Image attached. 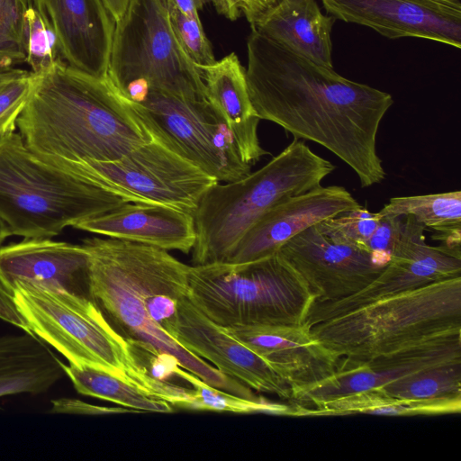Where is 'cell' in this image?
Returning <instances> with one entry per match:
<instances>
[{
    "label": "cell",
    "instance_id": "cell-8",
    "mask_svg": "<svg viewBox=\"0 0 461 461\" xmlns=\"http://www.w3.org/2000/svg\"><path fill=\"white\" fill-rule=\"evenodd\" d=\"M188 285L192 303L225 328L301 326L315 300L277 252L247 263L193 265Z\"/></svg>",
    "mask_w": 461,
    "mask_h": 461
},
{
    "label": "cell",
    "instance_id": "cell-16",
    "mask_svg": "<svg viewBox=\"0 0 461 461\" xmlns=\"http://www.w3.org/2000/svg\"><path fill=\"white\" fill-rule=\"evenodd\" d=\"M175 339L188 351L211 362L217 370L251 390L290 402L292 391L285 380L225 327L203 314L189 296L179 304Z\"/></svg>",
    "mask_w": 461,
    "mask_h": 461
},
{
    "label": "cell",
    "instance_id": "cell-32",
    "mask_svg": "<svg viewBox=\"0 0 461 461\" xmlns=\"http://www.w3.org/2000/svg\"><path fill=\"white\" fill-rule=\"evenodd\" d=\"M380 218L379 212H371L366 207L360 205L326 219L316 226L334 242L366 249V242Z\"/></svg>",
    "mask_w": 461,
    "mask_h": 461
},
{
    "label": "cell",
    "instance_id": "cell-18",
    "mask_svg": "<svg viewBox=\"0 0 461 461\" xmlns=\"http://www.w3.org/2000/svg\"><path fill=\"white\" fill-rule=\"evenodd\" d=\"M0 282L10 293L27 283L91 300L89 254L82 244L24 238L0 247Z\"/></svg>",
    "mask_w": 461,
    "mask_h": 461
},
{
    "label": "cell",
    "instance_id": "cell-2",
    "mask_svg": "<svg viewBox=\"0 0 461 461\" xmlns=\"http://www.w3.org/2000/svg\"><path fill=\"white\" fill-rule=\"evenodd\" d=\"M89 295L126 339L174 357L182 368L208 384L255 398L243 384L183 348L175 335L178 307L188 296L189 267L167 250L113 238H88Z\"/></svg>",
    "mask_w": 461,
    "mask_h": 461
},
{
    "label": "cell",
    "instance_id": "cell-19",
    "mask_svg": "<svg viewBox=\"0 0 461 461\" xmlns=\"http://www.w3.org/2000/svg\"><path fill=\"white\" fill-rule=\"evenodd\" d=\"M226 329L285 380L292 395L330 377L339 366L341 358L316 339L305 324Z\"/></svg>",
    "mask_w": 461,
    "mask_h": 461
},
{
    "label": "cell",
    "instance_id": "cell-42",
    "mask_svg": "<svg viewBox=\"0 0 461 461\" xmlns=\"http://www.w3.org/2000/svg\"><path fill=\"white\" fill-rule=\"evenodd\" d=\"M12 233L6 225V223L0 218V245L4 242V240L11 236Z\"/></svg>",
    "mask_w": 461,
    "mask_h": 461
},
{
    "label": "cell",
    "instance_id": "cell-25",
    "mask_svg": "<svg viewBox=\"0 0 461 461\" xmlns=\"http://www.w3.org/2000/svg\"><path fill=\"white\" fill-rule=\"evenodd\" d=\"M296 417L373 414L383 416L443 415L461 412V395L431 399H401L381 388L342 396L313 406L294 404Z\"/></svg>",
    "mask_w": 461,
    "mask_h": 461
},
{
    "label": "cell",
    "instance_id": "cell-38",
    "mask_svg": "<svg viewBox=\"0 0 461 461\" xmlns=\"http://www.w3.org/2000/svg\"><path fill=\"white\" fill-rule=\"evenodd\" d=\"M281 0H240L241 13L249 23Z\"/></svg>",
    "mask_w": 461,
    "mask_h": 461
},
{
    "label": "cell",
    "instance_id": "cell-4",
    "mask_svg": "<svg viewBox=\"0 0 461 461\" xmlns=\"http://www.w3.org/2000/svg\"><path fill=\"white\" fill-rule=\"evenodd\" d=\"M310 330L346 364L461 336V276L384 297L317 323Z\"/></svg>",
    "mask_w": 461,
    "mask_h": 461
},
{
    "label": "cell",
    "instance_id": "cell-23",
    "mask_svg": "<svg viewBox=\"0 0 461 461\" xmlns=\"http://www.w3.org/2000/svg\"><path fill=\"white\" fill-rule=\"evenodd\" d=\"M197 68L208 101L225 120L243 160L253 165L268 152L259 142L258 126L260 119L251 103L246 71L238 56L231 52L220 61Z\"/></svg>",
    "mask_w": 461,
    "mask_h": 461
},
{
    "label": "cell",
    "instance_id": "cell-31",
    "mask_svg": "<svg viewBox=\"0 0 461 461\" xmlns=\"http://www.w3.org/2000/svg\"><path fill=\"white\" fill-rule=\"evenodd\" d=\"M24 43L26 63L34 75L46 71L58 60H62L55 34L46 17L36 8L34 3L25 14Z\"/></svg>",
    "mask_w": 461,
    "mask_h": 461
},
{
    "label": "cell",
    "instance_id": "cell-5",
    "mask_svg": "<svg viewBox=\"0 0 461 461\" xmlns=\"http://www.w3.org/2000/svg\"><path fill=\"white\" fill-rule=\"evenodd\" d=\"M132 203L37 156L20 133L0 139V218L12 235L52 238L64 228Z\"/></svg>",
    "mask_w": 461,
    "mask_h": 461
},
{
    "label": "cell",
    "instance_id": "cell-41",
    "mask_svg": "<svg viewBox=\"0 0 461 461\" xmlns=\"http://www.w3.org/2000/svg\"><path fill=\"white\" fill-rule=\"evenodd\" d=\"M103 2L111 13L113 20L117 22L124 14L129 0H103Z\"/></svg>",
    "mask_w": 461,
    "mask_h": 461
},
{
    "label": "cell",
    "instance_id": "cell-24",
    "mask_svg": "<svg viewBox=\"0 0 461 461\" xmlns=\"http://www.w3.org/2000/svg\"><path fill=\"white\" fill-rule=\"evenodd\" d=\"M64 375L63 363L34 334L0 335V398L44 393Z\"/></svg>",
    "mask_w": 461,
    "mask_h": 461
},
{
    "label": "cell",
    "instance_id": "cell-11",
    "mask_svg": "<svg viewBox=\"0 0 461 461\" xmlns=\"http://www.w3.org/2000/svg\"><path fill=\"white\" fill-rule=\"evenodd\" d=\"M58 167L106 185L132 203H158L192 214L205 192L218 183L154 138L114 161L83 160Z\"/></svg>",
    "mask_w": 461,
    "mask_h": 461
},
{
    "label": "cell",
    "instance_id": "cell-7",
    "mask_svg": "<svg viewBox=\"0 0 461 461\" xmlns=\"http://www.w3.org/2000/svg\"><path fill=\"white\" fill-rule=\"evenodd\" d=\"M13 294L30 330L68 363L105 369L146 393L179 407L189 388L150 377L118 333L89 298L17 283Z\"/></svg>",
    "mask_w": 461,
    "mask_h": 461
},
{
    "label": "cell",
    "instance_id": "cell-10",
    "mask_svg": "<svg viewBox=\"0 0 461 461\" xmlns=\"http://www.w3.org/2000/svg\"><path fill=\"white\" fill-rule=\"evenodd\" d=\"M124 99L152 138L218 182L250 173L225 120L208 99L157 91L137 102Z\"/></svg>",
    "mask_w": 461,
    "mask_h": 461
},
{
    "label": "cell",
    "instance_id": "cell-14",
    "mask_svg": "<svg viewBox=\"0 0 461 461\" xmlns=\"http://www.w3.org/2000/svg\"><path fill=\"white\" fill-rule=\"evenodd\" d=\"M336 20L388 39L421 38L460 49V0H321Z\"/></svg>",
    "mask_w": 461,
    "mask_h": 461
},
{
    "label": "cell",
    "instance_id": "cell-15",
    "mask_svg": "<svg viewBox=\"0 0 461 461\" xmlns=\"http://www.w3.org/2000/svg\"><path fill=\"white\" fill-rule=\"evenodd\" d=\"M456 362H461V336L439 338L366 362L346 364L340 361L333 375L294 393L290 402L313 406L383 387L417 372Z\"/></svg>",
    "mask_w": 461,
    "mask_h": 461
},
{
    "label": "cell",
    "instance_id": "cell-33",
    "mask_svg": "<svg viewBox=\"0 0 461 461\" xmlns=\"http://www.w3.org/2000/svg\"><path fill=\"white\" fill-rule=\"evenodd\" d=\"M169 22L174 34L186 56L197 67L214 63L211 42L203 31L200 17H190L167 1Z\"/></svg>",
    "mask_w": 461,
    "mask_h": 461
},
{
    "label": "cell",
    "instance_id": "cell-35",
    "mask_svg": "<svg viewBox=\"0 0 461 461\" xmlns=\"http://www.w3.org/2000/svg\"><path fill=\"white\" fill-rule=\"evenodd\" d=\"M403 220L404 216H381L375 230L366 242V249L373 255L378 265L385 267L390 261Z\"/></svg>",
    "mask_w": 461,
    "mask_h": 461
},
{
    "label": "cell",
    "instance_id": "cell-27",
    "mask_svg": "<svg viewBox=\"0 0 461 461\" xmlns=\"http://www.w3.org/2000/svg\"><path fill=\"white\" fill-rule=\"evenodd\" d=\"M175 375L186 381L193 387V389L190 388L188 397L180 409L240 414L294 416V409L292 404L269 401L260 396L247 398L233 394L208 384L180 366L176 368Z\"/></svg>",
    "mask_w": 461,
    "mask_h": 461
},
{
    "label": "cell",
    "instance_id": "cell-36",
    "mask_svg": "<svg viewBox=\"0 0 461 461\" xmlns=\"http://www.w3.org/2000/svg\"><path fill=\"white\" fill-rule=\"evenodd\" d=\"M50 411L53 413H69L84 415H104L136 412L125 407H106L90 404L77 399L60 398L53 400Z\"/></svg>",
    "mask_w": 461,
    "mask_h": 461
},
{
    "label": "cell",
    "instance_id": "cell-6",
    "mask_svg": "<svg viewBox=\"0 0 461 461\" xmlns=\"http://www.w3.org/2000/svg\"><path fill=\"white\" fill-rule=\"evenodd\" d=\"M335 169L304 141L294 140L264 167L247 176L211 186L194 212L195 242L192 262H226L233 249L268 209L310 191Z\"/></svg>",
    "mask_w": 461,
    "mask_h": 461
},
{
    "label": "cell",
    "instance_id": "cell-1",
    "mask_svg": "<svg viewBox=\"0 0 461 461\" xmlns=\"http://www.w3.org/2000/svg\"><path fill=\"white\" fill-rule=\"evenodd\" d=\"M247 55L248 90L259 119L324 147L356 173L362 187L384 179L376 137L393 104L390 94L346 78L254 30Z\"/></svg>",
    "mask_w": 461,
    "mask_h": 461
},
{
    "label": "cell",
    "instance_id": "cell-43",
    "mask_svg": "<svg viewBox=\"0 0 461 461\" xmlns=\"http://www.w3.org/2000/svg\"><path fill=\"white\" fill-rule=\"evenodd\" d=\"M7 77H8V76H7ZM3 78H5V77H0V80H2Z\"/></svg>",
    "mask_w": 461,
    "mask_h": 461
},
{
    "label": "cell",
    "instance_id": "cell-34",
    "mask_svg": "<svg viewBox=\"0 0 461 461\" xmlns=\"http://www.w3.org/2000/svg\"><path fill=\"white\" fill-rule=\"evenodd\" d=\"M33 84L34 75L21 68L0 80V139L15 131Z\"/></svg>",
    "mask_w": 461,
    "mask_h": 461
},
{
    "label": "cell",
    "instance_id": "cell-13",
    "mask_svg": "<svg viewBox=\"0 0 461 461\" xmlns=\"http://www.w3.org/2000/svg\"><path fill=\"white\" fill-rule=\"evenodd\" d=\"M277 253L302 276L318 303L357 293L385 267L366 249L332 241L316 224L290 239Z\"/></svg>",
    "mask_w": 461,
    "mask_h": 461
},
{
    "label": "cell",
    "instance_id": "cell-26",
    "mask_svg": "<svg viewBox=\"0 0 461 461\" xmlns=\"http://www.w3.org/2000/svg\"><path fill=\"white\" fill-rule=\"evenodd\" d=\"M63 370L80 394L109 401L136 412L169 413L175 410L168 402L146 393L105 369L63 363Z\"/></svg>",
    "mask_w": 461,
    "mask_h": 461
},
{
    "label": "cell",
    "instance_id": "cell-29",
    "mask_svg": "<svg viewBox=\"0 0 461 461\" xmlns=\"http://www.w3.org/2000/svg\"><path fill=\"white\" fill-rule=\"evenodd\" d=\"M381 388L401 399H431L461 395V362L430 367Z\"/></svg>",
    "mask_w": 461,
    "mask_h": 461
},
{
    "label": "cell",
    "instance_id": "cell-3",
    "mask_svg": "<svg viewBox=\"0 0 461 461\" xmlns=\"http://www.w3.org/2000/svg\"><path fill=\"white\" fill-rule=\"evenodd\" d=\"M16 125L25 145L55 167L114 161L152 139L107 76L62 60L34 75Z\"/></svg>",
    "mask_w": 461,
    "mask_h": 461
},
{
    "label": "cell",
    "instance_id": "cell-37",
    "mask_svg": "<svg viewBox=\"0 0 461 461\" xmlns=\"http://www.w3.org/2000/svg\"><path fill=\"white\" fill-rule=\"evenodd\" d=\"M0 319L23 331L31 332L29 323L18 308L14 294L0 282ZM33 334V333H32Z\"/></svg>",
    "mask_w": 461,
    "mask_h": 461
},
{
    "label": "cell",
    "instance_id": "cell-20",
    "mask_svg": "<svg viewBox=\"0 0 461 461\" xmlns=\"http://www.w3.org/2000/svg\"><path fill=\"white\" fill-rule=\"evenodd\" d=\"M68 66L96 77L108 72L115 21L103 0H33Z\"/></svg>",
    "mask_w": 461,
    "mask_h": 461
},
{
    "label": "cell",
    "instance_id": "cell-30",
    "mask_svg": "<svg viewBox=\"0 0 461 461\" xmlns=\"http://www.w3.org/2000/svg\"><path fill=\"white\" fill-rule=\"evenodd\" d=\"M33 0H0V77H5L26 63L25 14Z\"/></svg>",
    "mask_w": 461,
    "mask_h": 461
},
{
    "label": "cell",
    "instance_id": "cell-22",
    "mask_svg": "<svg viewBox=\"0 0 461 461\" xmlns=\"http://www.w3.org/2000/svg\"><path fill=\"white\" fill-rule=\"evenodd\" d=\"M336 18L315 0H281L251 23V30L293 53L333 68L331 32Z\"/></svg>",
    "mask_w": 461,
    "mask_h": 461
},
{
    "label": "cell",
    "instance_id": "cell-12",
    "mask_svg": "<svg viewBox=\"0 0 461 461\" xmlns=\"http://www.w3.org/2000/svg\"><path fill=\"white\" fill-rule=\"evenodd\" d=\"M425 226L404 216L391 258L367 286L346 298L312 304L304 324L309 328L384 297L450 277L461 276V250L426 242Z\"/></svg>",
    "mask_w": 461,
    "mask_h": 461
},
{
    "label": "cell",
    "instance_id": "cell-28",
    "mask_svg": "<svg viewBox=\"0 0 461 461\" xmlns=\"http://www.w3.org/2000/svg\"><path fill=\"white\" fill-rule=\"evenodd\" d=\"M378 212L411 215L425 227L446 232L461 228V192L393 197Z\"/></svg>",
    "mask_w": 461,
    "mask_h": 461
},
{
    "label": "cell",
    "instance_id": "cell-21",
    "mask_svg": "<svg viewBox=\"0 0 461 461\" xmlns=\"http://www.w3.org/2000/svg\"><path fill=\"white\" fill-rule=\"evenodd\" d=\"M73 227L108 238L186 254L195 242L194 215L158 203H125Z\"/></svg>",
    "mask_w": 461,
    "mask_h": 461
},
{
    "label": "cell",
    "instance_id": "cell-39",
    "mask_svg": "<svg viewBox=\"0 0 461 461\" xmlns=\"http://www.w3.org/2000/svg\"><path fill=\"white\" fill-rule=\"evenodd\" d=\"M204 2L208 0H203ZM217 12L230 20H236L241 14L240 0H210Z\"/></svg>",
    "mask_w": 461,
    "mask_h": 461
},
{
    "label": "cell",
    "instance_id": "cell-9",
    "mask_svg": "<svg viewBox=\"0 0 461 461\" xmlns=\"http://www.w3.org/2000/svg\"><path fill=\"white\" fill-rule=\"evenodd\" d=\"M107 77L133 102L149 91L207 99L197 66L174 34L167 0H129L115 22Z\"/></svg>",
    "mask_w": 461,
    "mask_h": 461
},
{
    "label": "cell",
    "instance_id": "cell-17",
    "mask_svg": "<svg viewBox=\"0 0 461 461\" xmlns=\"http://www.w3.org/2000/svg\"><path fill=\"white\" fill-rule=\"evenodd\" d=\"M358 206L352 194L339 185H320L288 197L252 224L226 262L240 264L270 257L305 229Z\"/></svg>",
    "mask_w": 461,
    "mask_h": 461
},
{
    "label": "cell",
    "instance_id": "cell-40",
    "mask_svg": "<svg viewBox=\"0 0 461 461\" xmlns=\"http://www.w3.org/2000/svg\"><path fill=\"white\" fill-rule=\"evenodd\" d=\"M179 11L190 17H199V11L203 8V0H167Z\"/></svg>",
    "mask_w": 461,
    "mask_h": 461
}]
</instances>
